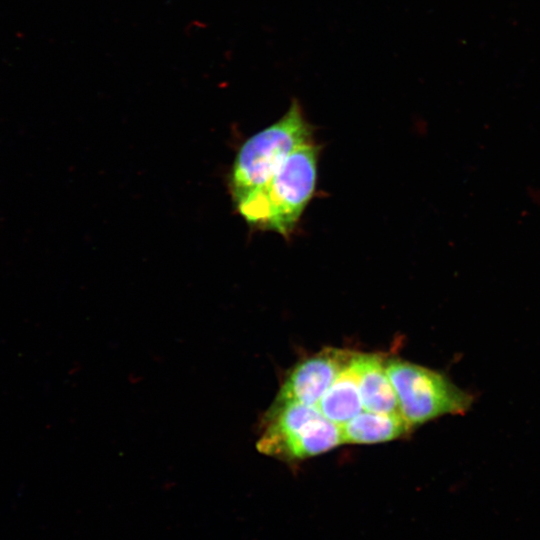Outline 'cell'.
<instances>
[{"mask_svg": "<svg viewBox=\"0 0 540 540\" xmlns=\"http://www.w3.org/2000/svg\"><path fill=\"white\" fill-rule=\"evenodd\" d=\"M319 148L312 141L298 146L259 190L235 204L252 226L287 237L313 197Z\"/></svg>", "mask_w": 540, "mask_h": 540, "instance_id": "cell-1", "label": "cell"}, {"mask_svg": "<svg viewBox=\"0 0 540 540\" xmlns=\"http://www.w3.org/2000/svg\"><path fill=\"white\" fill-rule=\"evenodd\" d=\"M311 141L312 127L299 102L293 99L278 121L240 147L230 175L235 204L262 188L298 146Z\"/></svg>", "mask_w": 540, "mask_h": 540, "instance_id": "cell-2", "label": "cell"}, {"mask_svg": "<svg viewBox=\"0 0 540 540\" xmlns=\"http://www.w3.org/2000/svg\"><path fill=\"white\" fill-rule=\"evenodd\" d=\"M342 444L340 428L316 406L273 402L263 416L257 449L283 461L324 453Z\"/></svg>", "mask_w": 540, "mask_h": 540, "instance_id": "cell-3", "label": "cell"}, {"mask_svg": "<svg viewBox=\"0 0 540 540\" xmlns=\"http://www.w3.org/2000/svg\"><path fill=\"white\" fill-rule=\"evenodd\" d=\"M402 417L413 427L447 414H465L474 396L438 371L399 359H386Z\"/></svg>", "mask_w": 540, "mask_h": 540, "instance_id": "cell-4", "label": "cell"}, {"mask_svg": "<svg viewBox=\"0 0 540 540\" xmlns=\"http://www.w3.org/2000/svg\"><path fill=\"white\" fill-rule=\"evenodd\" d=\"M354 352L325 348L299 362L282 383L274 402L316 406Z\"/></svg>", "mask_w": 540, "mask_h": 540, "instance_id": "cell-5", "label": "cell"}, {"mask_svg": "<svg viewBox=\"0 0 540 540\" xmlns=\"http://www.w3.org/2000/svg\"><path fill=\"white\" fill-rule=\"evenodd\" d=\"M363 408L368 412L400 414L395 390L379 354L354 353Z\"/></svg>", "mask_w": 540, "mask_h": 540, "instance_id": "cell-6", "label": "cell"}, {"mask_svg": "<svg viewBox=\"0 0 540 540\" xmlns=\"http://www.w3.org/2000/svg\"><path fill=\"white\" fill-rule=\"evenodd\" d=\"M353 357L354 353L316 405L325 418L338 426L355 417L363 408Z\"/></svg>", "mask_w": 540, "mask_h": 540, "instance_id": "cell-7", "label": "cell"}, {"mask_svg": "<svg viewBox=\"0 0 540 540\" xmlns=\"http://www.w3.org/2000/svg\"><path fill=\"white\" fill-rule=\"evenodd\" d=\"M342 443H377L401 438L412 426L400 414L359 413L339 426Z\"/></svg>", "mask_w": 540, "mask_h": 540, "instance_id": "cell-8", "label": "cell"}]
</instances>
